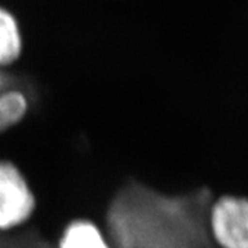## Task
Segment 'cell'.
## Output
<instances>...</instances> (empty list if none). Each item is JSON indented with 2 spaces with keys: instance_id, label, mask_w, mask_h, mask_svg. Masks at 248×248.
I'll use <instances>...</instances> for the list:
<instances>
[{
  "instance_id": "cell-1",
  "label": "cell",
  "mask_w": 248,
  "mask_h": 248,
  "mask_svg": "<svg viewBox=\"0 0 248 248\" xmlns=\"http://www.w3.org/2000/svg\"><path fill=\"white\" fill-rule=\"evenodd\" d=\"M37 196L27 174L16 161L0 159V233H13L32 223Z\"/></svg>"
},
{
  "instance_id": "cell-2",
  "label": "cell",
  "mask_w": 248,
  "mask_h": 248,
  "mask_svg": "<svg viewBox=\"0 0 248 248\" xmlns=\"http://www.w3.org/2000/svg\"><path fill=\"white\" fill-rule=\"evenodd\" d=\"M207 229L217 248H248V199H215L207 214Z\"/></svg>"
},
{
  "instance_id": "cell-3",
  "label": "cell",
  "mask_w": 248,
  "mask_h": 248,
  "mask_svg": "<svg viewBox=\"0 0 248 248\" xmlns=\"http://www.w3.org/2000/svg\"><path fill=\"white\" fill-rule=\"evenodd\" d=\"M33 110V97L10 69H0V137L24 123Z\"/></svg>"
},
{
  "instance_id": "cell-4",
  "label": "cell",
  "mask_w": 248,
  "mask_h": 248,
  "mask_svg": "<svg viewBox=\"0 0 248 248\" xmlns=\"http://www.w3.org/2000/svg\"><path fill=\"white\" fill-rule=\"evenodd\" d=\"M54 248H115L107 229L95 218L75 217L63 223Z\"/></svg>"
},
{
  "instance_id": "cell-5",
  "label": "cell",
  "mask_w": 248,
  "mask_h": 248,
  "mask_svg": "<svg viewBox=\"0 0 248 248\" xmlns=\"http://www.w3.org/2000/svg\"><path fill=\"white\" fill-rule=\"evenodd\" d=\"M24 53V36L17 17L0 4V69L14 66Z\"/></svg>"
}]
</instances>
